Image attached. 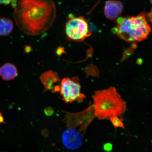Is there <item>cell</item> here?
Here are the masks:
<instances>
[{
  "mask_svg": "<svg viewBox=\"0 0 152 152\" xmlns=\"http://www.w3.org/2000/svg\"><path fill=\"white\" fill-rule=\"evenodd\" d=\"M12 3L13 16L18 27L30 35H39L52 24L56 9L52 1L23 0Z\"/></svg>",
  "mask_w": 152,
  "mask_h": 152,
  "instance_id": "1",
  "label": "cell"
},
{
  "mask_svg": "<svg viewBox=\"0 0 152 152\" xmlns=\"http://www.w3.org/2000/svg\"><path fill=\"white\" fill-rule=\"evenodd\" d=\"M92 97L95 115L101 120L114 116H119L124 113L126 110V102L115 87L96 91Z\"/></svg>",
  "mask_w": 152,
  "mask_h": 152,
  "instance_id": "2",
  "label": "cell"
},
{
  "mask_svg": "<svg viewBox=\"0 0 152 152\" xmlns=\"http://www.w3.org/2000/svg\"><path fill=\"white\" fill-rule=\"evenodd\" d=\"M115 32L121 39L129 42L141 41L147 39L151 30L145 14L118 18Z\"/></svg>",
  "mask_w": 152,
  "mask_h": 152,
  "instance_id": "3",
  "label": "cell"
},
{
  "mask_svg": "<svg viewBox=\"0 0 152 152\" xmlns=\"http://www.w3.org/2000/svg\"><path fill=\"white\" fill-rule=\"evenodd\" d=\"M65 31L68 39L78 42L83 41L92 34L87 20L83 17L71 16L66 24Z\"/></svg>",
  "mask_w": 152,
  "mask_h": 152,
  "instance_id": "4",
  "label": "cell"
},
{
  "mask_svg": "<svg viewBox=\"0 0 152 152\" xmlns=\"http://www.w3.org/2000/svg\"><path fill=\"white\" fill-rule=\"evenodd\" d=\"M81 86L77 77L72 79L65 78L60 85V91L62 100L66 103H71L76 100L81 101L86 96L81 92Z\"/></svg>",
  "mask_w": 152,
  "mask_h": 152,
  "instance_id": "5",
  "label": "cell"
},
{
  "mask_svg": "<svg viewBox=\"0 0 152 152\" xmlns=\"http://www.w3.org/2000/svg\"><path fill=\"white\" fill-rule=\"evenodd\" d=\"M62 141L66 149L74 151L78 149L83 145V138L79 131L73 128H70L63 133Z\"/></svg>",
  "mask_w": 152,
  "mask_h": 152,
  "instance_id": "6",
  "label": "cell"
},
{
  "mask_svg": "<svg viewBox=\"0 0 152 152\" xmlns=\"http://www.w3.org/2000/svg\"><path fill=\"white\" fill-rule=\"evenodd\" d=\"M123 7L121 2L109 1L106 2L104 7V14L111 20L117 19L122 14Z\"/></svg>",
  "mask_w": 152,
  "mask_h": 152,
  "instance_id": "7",
  "label": "cell"
},
{
  "mask_svg": "<svg viewBox=\"0 0 152 152\" xmlns=\"http://www.w3.org/2000/svg\"><path fill=\"white\" fill-rule=\"evenodd\" d=\"M18 75V69L14 64L6 63L0 67V76L4 80H14Z\"/></svg>",
  "mask_w": 152,
  "mask_h": 152,
  "instance_id": "8",
  "label": "cell"
},
{
  "mask_svg": "<svg viewBox=\"0 0 152 152\" xmlns=\"http://www.w3.org/2000/svg\"><path fill=\"white\" fill-rule=\"evenodd\" d=\"M39 78L46 90H51L53 89L55 92L54 85L56 83L60 82L59 77L58 74L52 71L45 72L40 76Z\"/></svg>",
  "mask_w": 152,
  "mask_h": 152,
  "instance_id": "9",
  "label": "cell"
},
{
  "mask_svg": "<svg viewBox=\"0 0 152 152\" xmlns=\"http://www.w3.org/2000/svg\"><path fill=\"white\" fill-rule=\"evenodd\" d=\"M14 27V22L11 19L5 17L0 18V36L9 35L12 32Z\"/></svg>",
  "mask_w": 152,
  "mask_h": 152,
  "instance_id": "10",
  "label": "cell"
},
{
  "mask_svg": "<svg viewBox=\"0 0 152 152\" xmlns=\"http://www.w3.org/2000/svg\"><path fill=\"white\" fill-rule=\"evenodd\" d=\"M110 120L112 124L115 128H124L122 121L121 119H119L118 117L114 116L110 117Z\"/></svg>",
  "mask_w": 152,
  "mask_h": 152,
  "instance_id": "11",
  "label": "cell"
},
{
  "mask_svg": "<svg viewBox=\"0 0 152 152\" xmlns=\"http://www.w3.org/2000/svg\"><path fill=\"white\" fill-rule=\"evenodd\" d=\"M65 53V50L64 48L59 47L56 49V54L58 56H61L63 54H64Z\"/></svg>",
  "mask_w": 152,
  "mask_h": 152,
  "instance_id": "12",
  "label": "cell"
},
{
  "mask_svg": "<svg viewBox=\"0 0 152 152\" xmlns=\"http://www.w3.org/2000/svg\"><path fill=\"white\" fill-rule=\"evenodd\" d=\"M4 118L3 117L2 113L0 112V123H5Z\"/></svg>",
  "mask_w": 152,
  "mask_h": 152,
  "instance_id": "13",
  "label": "cell"
},
{
  "mask_svg": "<svg viewBox=\"0 0 152 152\" xmlns=\"http://www.w3.org/2000/svg\"><path fill=\"white\" fill-rule=\"evenodd\" d=\"M31 48L29 46H26L25 48V51L26 53H28L31 52Z\"/></svg>",
  "mask_w": 152,
  "mask_h": 152,
  "instance_id": "14",
  "label": "cell"
},
{
  "mask_svg": "<svg viewBox=\"0 0 152 152\" xmlns=\"http://www.w3.org/2000/svg\"><path fill=\"white\" fill-rule=\"evenodd\" d=\"M10 1H0V4H8L10 2Z\"/></svg>",
  "mask_w": 152,
  "mask_h": 152,
  "instance_id": "15",
  "label": "cell"
},
{
  "mask_svg": "<svg viewBox=\"0 0 152 152\" xmlns=\"http://www.w3.org/2000/svg\"><path fill=\"white\" fill-rule=\"evenodd\" d=\"M150 2H151V4H152V1H150Z\"/></svg>",
  "mask_w": 152,
  "mask_h": 152,
  "instance_id": "16",
  "label": "cell"
}]
</instances>
